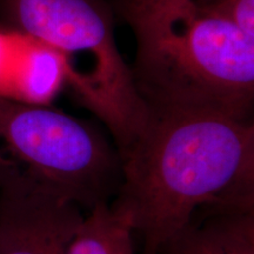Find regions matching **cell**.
Here are the masks:
<instances>
[{"label":"cell","instance_id":"52a82bcc","mask_svg":"<svg viewBox=\"0 0 254 254\" xmlns=\"http://www.w3.org/2000/svg\"><path fill=\"white\" fill-rule=\"evenodd\" d=\"M168 254H254V209L211 212L165 247Z\"/></svg>","mask_w":254,"mask_h":254},{"label":"cell","instance_id":"3957f363","mask_svg":"<svg viewBox=\"0 0 254 254\" xmlns=\"http://www.w3.org/2000/svg\"><path fill=\"white\" fill-rule=\"evenodd\" d=\"M120 182V157L80 120L0 97V184L92 208Z\"/></svg>","mask_w":254,"mask_h":254},{"label":"cell","instance_id":"30bf717a","mask_svg":"<svg viewBox=\"0 0 254 254\" xmlns=\"http://www.w3.org/2000/svg\"><path fill=\"white\" fill-rule=\"evenodd\" d=\"M190 0H128L126 17L132 27L189 4Z\"/></svg>","mask_w":254,"mask_h":254},{"label":"cell","instance_id":"7a4b0ae2","mask_svg":"<svg viewBox=\"0 0 254 254\" xmlns=\"http://www.w3.org/2000/svg\"><path fill=\"white\" fill-rule=\"evenodd\" d=\"M135 85L152 112H205L250 120L254 38L192 2L133 27Z\"/></svg>","mask_w":254,"mask_h":254},{"label":"cell","instance_id":"5b68a950","mask_svg":"<svg viewBox=\"0 0 254 254\" xmlns=\"http://www.w3.org/2000/svg\"><path fill=\"white\" fill-rule=\"evenodd\" d=\"M0 254H66L84 220L74 202L2 190Z\"/></svg>","mask_w":254,"mask_h":254},{"label":"cell","instance_id":"8992f818","mask_svg":"<svg viewBox=\"0 0 254 254\" xmlns=\"http://www.w3.org/2000/svg\"><path fill=\"white\" fill-rule=\"evenodd\" d=\"M65 81V65L58 51L33 38L0 33V97L40 105Z\"/></svg>","mask_w":254,"mask_h":254},{"label":"cell","instance_id":"6da1fadb","mask_svg":"<svg viewBox=\"0 0 254 254\" xmlns=\"http://www.w3.org/2000/svg\"><path fill=\"white\" fill-rule=\"evenodd\" d=\"M152 112V111H151ZM120 157L114 206L148 254L165 249L202 208L254 209V125L205 112H152Z\"/></svg>","mask_w":254,"mask_h":254},{"label":"cell","instance_id":"277c9868","mask_svg":"<svg viewBox=\"0 0 254 254\" xmlns=\"http://www.w3.org/2000/svg\"><path fill=\"white\" fill-rule=\"evenodd\" d=\"M25 34L62 55L65 81L106 125L119 155L141 135L151 109L124 62L109 19L91 0H15Z\"/></svg>","mask_w":254,"mask_h":254},{"label":"cell","instance_id":"ba28073f","mask_svg":"<svg viewBox=\"0 0 254 254\" xmlns=\"http://www.w3.org/2000/svg\"><path fill=\"white\" fill-rule=\"evenodd\" d=\"M133 236L129 215L100 202L84 217L66 254H134Z\"/></svg>","mask_w":254,"mask_h":254},{"label":"cell","instance_id":"9c48e42d","mask_svg":"<svg viewBox=\"0 0 254 254\" xmlns=\"http://www.w3.org/2000/svg\"><path fill=\"white\" fill-rule=\"evenodd\" d=\"M199 11L231 21L254 38V0H190Z\"/></svg>","mask_w":254,"mask_h":254}]
</instances>
